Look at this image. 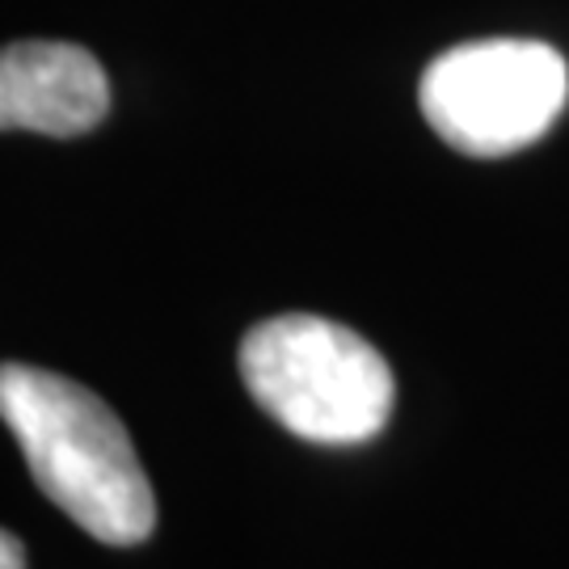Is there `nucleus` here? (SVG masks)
<instances>
[{
    "mask_svg": "<svg viewBox=\"0 0 569 569\" xmlns=\"http://www.w3.org/2000/svg\"><path fill=\"white\" fill-rule=\"evenodd\" d=\"M0 418L13 430L39 489L110 549L143 545L157 498L119 413L60 371L0 363Z\"/></svg>",
    "mask_w": 569,
    "mask_h": 569,
    "instance_id": "1",
    "label": "nucleus"
},
{
    "mask_svg": "<svg viewBox=\"0 0 569 569\" xmlns=\"http://www.w3.org/2000/svg\"><path fill=\"white\" fill-rule=\"evenodd\" d=\"M241 380L279 427L317 448L371 443L397 401L385 355L355 329L312 312H283L249 329Z\"/></svg>",
    "mask_w": 569,
    "mask_h": 569,
    "instance_id": "2",
    "label": "nucleus"
},
{
    "mask_svg": "<svg viewBox=\"0 0 569 569\" xmlns=\"http://www.w3.org/2000/svg\"><path fill=\"white\" fill-rule=\"evenodd\" d=\"M569 68L549 42H465L422 72L418 102L435 136L468 157H510L561 119Z\"/></svg>",
    "mask_w": 569,
    "mask_h": 569,
    "instance_id": "3",
    "label": "nucleus"
},
{
    "mask_svg": "<svg viewBox=\"0 0 569 569\" xmlns=\"http://www.w3.org/2000/svg\"><path fill=\"white\" fill-rule=\"evenodd\" d=\"M110 110V81L98 56L77 42L26 39L0 47V131L72 140Z\"/></svg>",
    "mask_w": 569,
    "mask_h": 569,
    "instance_id": "4",
    "label": "nucleus"
},
{
    "mask_svg": "<svg viewBox=\"0 0 569 569\" xmlns=\"http://www.w3.org/2000/svg\"><path fill=\"white\" fill-rule=\"evenodd\" d=\"M0 569H26V545L4 528H0Z\"/></svg>",
    "mask_w": 569,
    "mask_h": 569,
    "instance_id": "5",
    "label": "nucleus"
}]
</instances>
